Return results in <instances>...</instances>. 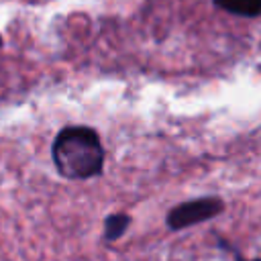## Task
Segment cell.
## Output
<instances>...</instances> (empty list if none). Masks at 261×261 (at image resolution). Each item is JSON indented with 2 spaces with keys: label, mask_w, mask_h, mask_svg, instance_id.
Returning a JSON list of instances; mask_svg holds the SVG:
<instances>
[{
  "label": "cell",
  "mask_w": 261,
  "mask_h": 261,
  "mask_svg": "<svg viewBox=\"0 0 261 261\" xmlns=\"http://www.w3.org/2000/svg\"><path fill=\"white\" fill-rule=\"evenodd\" d=\"M4 47V39H2V35H0V49Z\"/></svg>",
  "instance_id": "6"
},
{
  "label": "cell",
  "mask_w": 261,
  "mask_h": 261,
  "mask_svg": "<svg viewBox=\"0 0 261 261\" xmlns=\"http://www.w3.org/2000/svg\"><path fill=\"white\" fill-rule=\"evenodd\" d=\"M216 243H218V247H222L224 251H228V253L232 255L234 261H261V259H247V257H243L241 251L232 247V243H228L226 239H222V237H218V234H216Z\"/></svg>",
  "instance_id": "5"
},
{
  "label": "cell",
  "mask_w": 261,
  "mask_h": 261,
  "mask_svg": "<svg viewBox=\"0 0 261 261\" xmlns=\"http://www.w3.org/2000/svg\"><path fill=\"white\" fill-rule=\"evenodd\" d=\"M51 161L63 179L84 181L100 177L106 161L100 133L88 124H67L59 128L51 143Z\"/></svg>",
  "instance_id": "1"
},
{
  "label": "cell",
  "mask_w": 261,
  "mask_h": 261,
  "mask_svg": "<svg viewBox=\"0 0 261 261\" xmlns=\"http://www.w3.org/2000/svg\"><path fill=\"white\" fill-rule=\"evenodd\" d=\"M133 224V216L126 212H110L102 222V241L104 243H116L120 241Z\"/></svg>",
  "instance_id": "3"
},
{
  "label": "cell",
  "mask_w": 261,
  "mask_h": 261,
  "mask_svg": "<svg viewBox=\"0 0 261 261\" xmlns=\"http://www.w3.org/2000/svg\"><path fill=\"white\" fill-rule=\"evenodd\" d=\"M224 212V202L218 196H202V198H192L186 202H179L171 206L165 214V226L173 232L186 230L190 226L208 222Z\"/></svg>",
  "instance_id": "2"
},
{
  "label": "cell",
  "mask_w": 261,
  "mask_h": 261,
  "mask_svg": "<svg viewBox=\"0 0 261 261\" xmlns=\"http://www.w3.org/2000/svg\"><path fill=\"white\" fill-rule=\"evenodd\" d=\"M212 4L234 16H245V18L261 16V0H212Z\"/></svg>",
  "instance_id": "4"
}]
</instances>
